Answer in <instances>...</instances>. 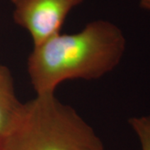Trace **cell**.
Returning <instances> with one entry per match:
<instances>
[{
	"instance_id": "6da1fadb",
	"label": "cell",
	"mask_w": 150,
	"mask_h": 150,
	"mask_svg": "<svg viewBox=\"0 0 150 150\" xmlns=\"http://www.w3.org/2000/svg\"><path fill=\"white\" fill-rule=\"evenodd\" d=\"M125 50L122 30L99 19L79 32L59 33L33 46L28 58V74L36 94L55 93L65 81L96 80L109 74L120 64Z\"/></svg>"
},
{
	"instance_id": "7a4b0ae2",
	"label": "cell",
	"mask_w": 150,
	"mask_h": 150,
	"mask_svg": "<svg viewBox=\"0 0 150 150\" xmlns=\"http://www.w3.org/2000/svg\"><path fill=\"white\" fill-rule=\"evenodd\" d=\"M0 150H104L101 139L55 93L36 94L22 105L0 137Z\"/></svg>"
},
{
	"instance_id": "3957f363",
	"label": "cell",
	"mask_w": 150,
	"mask_h": 150,
	"mask_svg": "<svg viewBox=\"0 0 150 150\" xmlns=\"http://www.w3.org/2000/svg\"><path fill=\"white\" fill-rule=\"evenodd\" d=\"M83 0H11L13 18L38 45L60 33L67 16Z\"/></svg>"
},
{
	"instance_id": "277c9868",
	"label": "cell",
	"mask_w": 150,
	"mask_h": 150,
	"mask_svg": "<svg viewBox=\"0 0 150 150\" xmlns=\"http://www.w3.org/2000/svg\"><path fill=\"white\" fill-rule=\"evenodd\" d=\"M21 105L10 70L0 64V137L10 128Z\"/></svg>"
},
{
	"instance_id": "5b68a950",
	"label": "cell",
	"mask_w": 150,
	"mask_h": 150,
	"mask_svg": "<svg viewBox=\"0 0 150 150\" xmlns=\"http://www.w3.org/2000/svg\"><path fill=\"white\" fill-rule=\"evenodd\" d=\"M129 123L139 140L141 150H150V114L130 118Z\"/></svg>"
},
{
	"instance_id": "8992f818",
	"label": "cell",
	"mask_w": 150,
	"mask_h": 150,
	"mask_svg": "<svg viewBox=\"0 0 150 150\" xmlns=\"http://www.w3.org/2000/svg\"><path fill=\"white\" fill-rule=\"evenodd\" d=\"M139 5L145 10L150 11V0H139Z\"/></svg>"
}]
</instances>
